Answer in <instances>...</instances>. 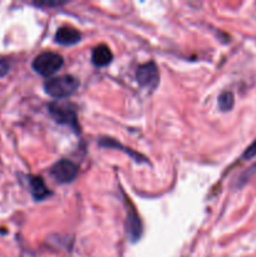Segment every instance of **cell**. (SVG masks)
Instances as JSON below:
<instances>
[{
    "label": "cell",
    "mask_w": 256,
    "mask_h": 257,
    "mask_svg": "<svg viewBox=\"0 0 256 257\" xmlns=\"http://www.w3.org/2000/svg\"><path fill=\"white\" fill-rule=\"evenodd\" d=\"M79 87V80L73 75H59L47 80L44 89L53 98H67Z\"/></svg>",
    "instance_id": "obj_1"
},
{
    "label": "cell",
    "mask_w": 256,
    "mask_h": 257,
    "mask_svg": "<svg viewBox=\"0 0 256 257\" xmlns=\"http://www.w3.org/2000/svg\"><path fill=\"white\" fill-rule=\"evenodd\" d=\"M63 67V58L53 52H45L35 57L33 60V68L37 73L49 77L57 73Z\"/></svg>",
    "instance_id": "obj_2"
},
{
    "label": "cell",
    "mask_w": 256,
    "mask_h": 257,
    "mask_svg": "<svg viewBox=\"0 0 256 257\" xmlns=\"http://www.w3.org/2000/svg\"><path fill=\"white\" fill-rule=\"evenodd\" d=\"M49 112L52 114V117L55 119V122L68 125V127L73 128L74 131L79 130V127H78L77 113L68 104H62V103L58 102L50 103Z\"/></svg>",
    "instance_id": "obj_3"
},
{
    "label": "cell",
    "mask_w": 256,
    "mask_h": 257,
    "mask_svg": "<svg viewBox=\"0 0 256 257\" xmlns=\"http://www.w3.org/2000/svg\"><path fill=\"white\" fill-rule=\"evenodd\" d=\"M136 79L141 87L155 89L160 80V74H158V69L155 63L148 62L140 65L136 70Z\"/></svg>",
    "instance_id": "obj_4"
},
{
    "label": "cell",
    "mask_w": 256,
    "mask_h": 257,
    "mask_svg": "<svg viewBox=\"0 0 256 257\" xmlns=\"http://www.w3.org/2000/svg\"><path fill=\"white\" fill-rule=\"evenodd\" d=\"M50 173L59 183H70L77 178L78 167L72 161L62 160L53 166Z\"/></svg>",
    "instance_id": "obj_5"
},
{
    "label": "cell",
    "mask_w": 256,
    "mask_h": 257,
    "mask_svg": "<svg viewBox=\"0 0 256 257\" xmlns=\"http://www.w3.org/2000/svg\"><path fill=\"white\" fill-rule=\"evenodd\" d=\"M127 205L130 206V211L127 210V230L128 235L132 242H136L138 238L142 235V223H141L140 217H138L137 212H136L135 207L131 205L130 200H127Z\"/></svg>",
    "instance_id": "obj_6"
},
{
    "label": "cell",
    "mask_w": 256,
    "mask_h": 257,
    "mask_svg": "<svg viewBox=\"0 0 256 257\" xmlns=\"http://www.w3.org/2000/svg\"><path fill=\"white\" fill-rule=\"evenodd\" d=\"M82 38L80 33L72 27H62L58 29L54 39L60 45H73Z\"/></svg>",
    "instance_id": "obj_7"
},
{
    "label": "cell",
    "mask_w": 256,
    "mask_h": 257,
    "mask_svg": "<svg viewBox=\"0 0 256 257\" xmlns=\"http://www.w3.org/2000/svg\"><path fill=\"white\" fill-rule=\"evenodd\" d=\"M113 59L112 50L105 44H99L93 49L92 52V62L97 67H105L109 64Z\"/></svg>",
    "instance_id": "obj_8"
},
{
    "label": "cell",
    "mask_w": 256,
    "mask_h": 257,
    "mask_svg": "<svg viewBox=\"0 0 256 257\" xmlns=\"http://www.w3.org/2000/svg\"><path fill=\"white\" fill-rule=\"evenodd\" d=\"M29 185L34 200L42 201L50 195L49 190H48V187L45 186L44 181H43V178L39 177V176H33V177H30Z\"/></svg>",
    "instance_id": "obj_9"
},
{
    "label": "cell",
    "mask_w": 256,
    "mask_h": 257,
    "mask_svg": "<svg viewBox=\"0 0 256 257\" xmlns=\"http://www.w3.org/2000/svg\"><path fill=\"white\" fill-rule=\"evenodd\" d=\"M233 94L228 90L222 92L218 95V107L221 110L226 112V110H230L233 107Z\"/></svg>",
    "instance_id": "obj_10"
},
{
    "label": "cell",
    "mask_w": 256,
    "mask_h": 257,
    "mask_svg": "<svg viewBox=\"0 0 256 257\" xmlns=\"http://www.w3.org/2000/svg\"><path fill=\"white\" fill-rule=\"evenodd\" d=\"M255 156H256V138L255 141H253V142L246 148V151L242 155V158H245V160H251V158H253Z\"/></svg>",
    "instance_id": "obj_11"
},
{
    "label": "cell",
    "mask_w": 256,
    "mask_h": 257,
    "mask_svg": "<svg viewBox=\"0 0 256 257\" xmlns=\"http://www.w3.org/2000/svg\"><path fill=\"white\" fill-rule=\"evenodd\" d=\"M9 68H10V64H9V62H8L7 58L0 57V78L8 74V72H9Z\"/></svg>",
    "instance_id": "obj_12"
}]
</instances>
